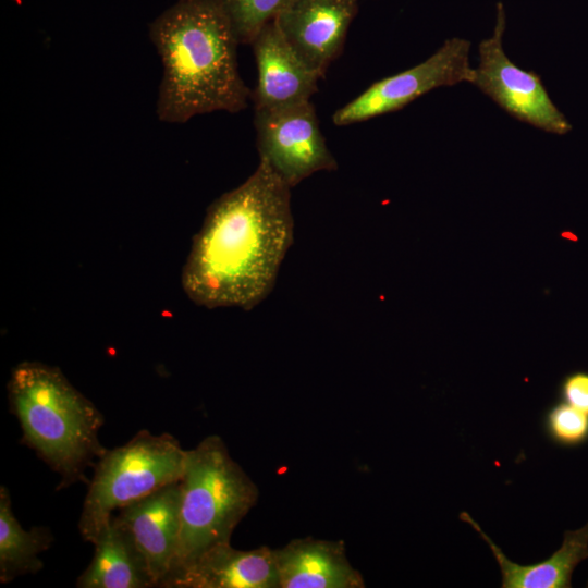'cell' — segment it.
I'll list each match as a JSON object with an SVG mask.
<instances>
[{
	"label": "cell",
	"instance_id": "1",
	"mask_svg": "<svg viewBox=\"0 0 588 588\" xmlns=\"http://www.w3.org/2000/svg\"><path fill=\"white\" fill-rule=\"evenodd\" d=\"M293 230L291 187L259 160L208 207L182 270L185 294L207 308L250 310L272 291Z\"/></svg>",
	"mask_w": 588,
	"mask_h": 588
},
{
	"label": "cell",
	"instance_id": "2",
	"mask_svg": "<svg viewBox=\"0 0 588 588\" xmlns=\"http://www.w3.org/2000/svg\"><path fill=\"white\" fill-rule=\"evenodd\" d=\"M149 36L163 66L160 121L246 108L252 93L237 69L240 42L219 0H177L149 24Z\"/></svg>",
	"mask_w": 588,
	"mask_h": 588
},
{
	"label": "cell",
	"instance_id": "3",
	"mask_svg": "<svg viewBox=\"0 0 588 588\" xmlns=\"http://www.w3.org/2000/svg\"><path fill=\"white\" fill-rule=\"evenodd\" d=\"M7 390L23 442L61 476L59 487L85 480L106 451L98 439L103 416L95 404L58 367L41 362L17 364Z\"/></svg>",
	"mask_w": 588,
	"mask_h": 588
},
{
	"label": "cell",
	"instance_id": "4",
	"mask_svg": "<svg viewBox=\"0 0 588 588\" xmlns=\"http://www.w3.org/2000/svg\"><path fill=\"white\" fill-rule=\"evenodd\" d=\"M180 481L179 546L168 576L192 563L209 548L230 542L235 527L259 495L257 486L231 457L225 443L217 434L206 437L187 451Z\"/></svg>",
	"mask_w": 588,
	"mask_h": 588
},
{
	"label": "cell",
	"instance_id": "5",
	"mask_svg": "<svg viewBox=\"0 0 588 588\" xmlns=\"http://www.w3.org/2000/svg\"><path fill=\"white\" fill-rule=\"evenodd\" d=\"M187 451L170 433L138 431L125 444L107 450L94 465L78 529L94 543L115 510L180 481Z\"/></svg>",
	"mask_w": 588,
	"mask_h": 588
},
{
	"label": "cell",
	"instance_id": "6",
	"mask_svg": "<svg viewBox=\"0 0 588 588\" xmlns=\"http://www.w3.org/2000/svg\"><path fill=\"white\" fill-rule=\"evenodd\" d=\"M505 26V8L499 2L492 35L479 45V62L470 83L517 120L552 134H567L572 124L553 103L540 76L523 70L506 56Z\"/></svg>",
	"mask_w": 588,
	"mask_h": 588
},
{
	"label": "cell",
	"instance_id": "7",
	"mask_svg": "<svg viewBox=\"0 0 588 588\" xmlns=\"http://www.w3.org/2000/svg\"><path fill=\"white\" fill-rule=\"evenodd\" d=\"M470 42L453 37L421 63L375 82L338 109L332 121L338 126L363 122L400 110L420 96L442 86L470 83Z\"/></svg>",
	"mask_w": 588,
	"mask_h": 588
},
{
	"label": "cell",
	"instance_id": "8",
	"mask_svg": "<svg viewBox=\"0 0 588 588\" xmlns=\"http://www.w3.org/2000/svg\"><path fill=\"white\" fill-rule=\"evenodd\" d=\"M254 124L259 160L291 188L316 172L338 169L310 100L255 110Z\"/></svg>",
	"mask_w": 588,
	"mask_h": 588
},
{
	"label": "cell",
	"instance_id": "9",
	"mask_svg": "<svg viewBox=\"0 0 588 588\" xmlns=\"http://www.w3.org/2000/svg\"><path fill=\"white\" fill-rule=\"evenodd\" d=\"M358 0H289L274 22L321 78L343 48Z\"/></svg>",
	"mask_w": 588,
	"mask_h": 588
},
{
	"label": "cell",
	"instance_id": "10",
	"mask_svg": "<svg viewBox=\"0 0 588 588\" xmlns=\"http://www.w3.org/2000/svg\"><path fill=\"white\" fill-rule=\"evenodd\" d=\"M114 517L130 531L156 587H160L173 566L179 546L181 481L123 506Z\"/></svg>",
	"mask_w": 588,
	"mask_h": 588
},
{
	"label": "cell",
	"instance_id": "11",
	"mask_svg": "<svg viewBox=\"0 0 588 588\" xmlns=\"http://www.w3.org/2000/svg\"><path fill=\"white\" fill-rule=\"evenodd\" d=\"M250 45L258 73L252 93L255 110L310 100L320 77L292 48L274 20L261 28Z\"/></svg>",
	"mask_w": 588,
	"mask_h": 588
},
{
	"label": "cell",
	"instance_id": "12",
	"mask_svg": "<svg viewBox=\"0 0 588 588\" xmlns=\"http://www.w3.org/2000/svg\"><path fill=\"white\" fill-rule=\"evenodd\" d=\"M161 588H279L273 549L237 550L216 544L171 573Z\"/></svg>",
	"mask_w": 588,
	"mask_h": 588
},
{
	"label": "cell",
	"instance_id": "13",
	"mask_svg": "<svg viewBox=\"0 0 588 588\" xmlns=\"http://www.w3.org/2000/svg\"><path fill=\"white\" fill-rule=\"evenodd\" d=\"M279 588H364L343 541L293 539L273 549Z\"/></svg>",
	"mask_w": 588,
	"mask_h": 588
},
{
	"label": "cell",
	"instance_id": "14",
	"mask_svg": "<svg viewBox=\"0 0 588 588\" xmlns=\"http://www.w3.org/2000/svg\"><path fill=\"white\" fill-rule=\"evenodd\" d=\"M460 518L490 547L501 571L502 588H569L574 569L588 559V522L578 529L564 531L561 547L548 559L520 565L512 562L468 513L462 512Z\"/></svg>",
	"mask_w": 588,
	"mask_h": 588
},
{
	"label": "cell",
	"instance_id": "15",
	"mask_svg": "<svg viewBox=\"0 0 588 588\" xmlns=\"http://www.w3.org/2000/svg\"><path fill=\"white\" fill-rule=\"evenodd\" d=\"M93 544L94 556L77 578V588L156 587L144 555L114 515Z\"/></svg>",
	"mask_w": 588,
	"mask_h": 588
},
{
	"label": "cell",
	"instance_id": "16",
	"mask_svg": "<svg viewBox=\"0 0 588 588\" xmlns=\"http://www.w3.org/2000/svg\"><path fill=\"white\" fill-rule=\"evenodd\" d=\"M53 537L47 527L24 529L12 510L7 487L0 488V581L39 572L44 563L39 555L49 549Z\"/></svg>",
	"mask_w": 588,
	"mask_h": 588
},
{
	"label": "cell",
	"instance_id": "17",
	"mask_svg": "<svg viewBox=\"0 0 588 588\" xmlns=\"http://www.w3.org/2000/svg\"><path fill=\"white\" fill-rule=\"evenodd\" d=\"M240 44H252L289 0H219Z\"/></svg>",
	"mask_w": 588,
	"mask_h": 588
},
{
	"label": "cell",
	"instance_id": "18",
	"mask_svg": "<svg viewBox=\"0 0 588 588\" xmlns=\"http://www.w3.org/2000/svg\"><path fill=\"white\" fill-rule=\"evenodd\" d=\"M542 428L547 438L562 448H577L588 442V414L563 401L546 411Z\"/></svg>",
	"mask_w": 588,
	"mask_h": 588
},
{
	"label": "cell",
	"instance_id": "19",
	"mask_svg": "<svg viewBox=\"0 0 588 588\" xmlns=\"http://www.w3.org/2000/svg\"><path fill=\"white\" fill-rule=\"evenodd\" d=\"M560 395L563 402L588 414V372L577 371L566 376Z\"/></svg>",
	"mask_w": 588,
	"mask_h": 588
},
{
	"label": "cell",
	"instance_id": "20",
	"mask_svg": "<svg viewBox=\"0 0 588 588\" xmlns=\"http://www.w3.org/2000/svg\"><path fill=\"white\" fill-rule=\"evenodd\" d=\"M587 587H588V583H587Z\"/></svg>",
	"mask_w": 588,
	"mask_h": 588
}]
</instances>
